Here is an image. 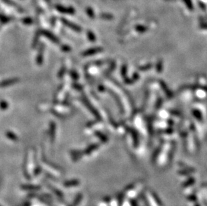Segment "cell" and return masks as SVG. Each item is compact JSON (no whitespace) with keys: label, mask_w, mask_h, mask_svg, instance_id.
<instances>
[{"label":"cell","mask_w":207,"mask_h":206,"mask_svg":"<svg viewBox=\"0 0 207 206\" xmlns=\"http://www.w3.org/2000/svg\"><path fill=\"white\" fill-rule=\"evenodd\" d=\"M63 22H65V24H66V25H67L68 26H70V27H71V28L74 29V30H80V29H79L78 27H77V26H76L75 25H74V24L73 25V24H70V23H69V22L66 21V20H65V19H64Z\"/></svg>","instance_id":"6da1fadb"}]
</instances>
